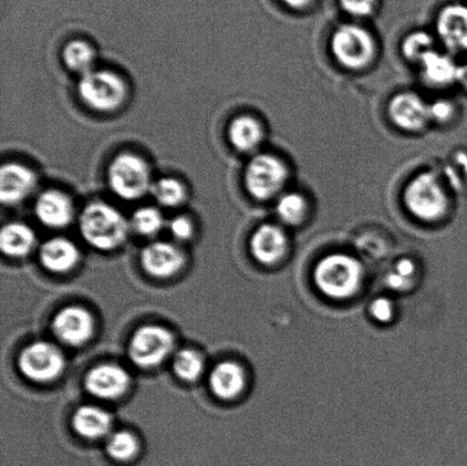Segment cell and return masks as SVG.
I'll list each match as a JSON object with an SVG mask.
<instances>
[{
  "label": "cell",
  "instance_id": "1",
  "mask_svg": "<svg viewBox=\"0 0 467 466\" xmlns=\"http://www.w3.org/2000/svg\"><path fill=\"white\" fill-rule=\"evenodd\" d=\"M407 212L420 222L433 223L447 216L451 205L450 187L437 171L416 173L402 193Z\"/></svg>",
  "mask_w": 467,
  "mask_h": 466
},
{
  "label": "cell",
  "instance_id": "2",
  "mask_svg": "<svg viewBox=\"0 0 467 466\" xmlns=\"http://www.w3.org/2000/svg\"><path fill=\"white\" fill-rule=\"evenodd\" d=\"M130 230V222L120 210L102 201L86 205L79 217L81 236L87 243L100 251L120 248Z\"/></svg>",
  "mask_w": 467,
  "mask_h": 466
},
{
  "label": "cell",
  "instance_id": "3",
  "mask_svg": "<svg viewBox=\"0 0 467 466\" xmlns=\"http://www.w3.org/2000/svg\"><path fill=\"white\" fill-rule=\"evenodd\" d=\"M364 275V267L359 260L342 253L320 259L314 269L316 286L333 300L352 298L363 285Z\"/></svg>",
  "mask_w": 467,
  "mask_h": 466
},
{
  "label": "cell",
  "instance_id": "4",
  "mask_svg": "<svg viewBox=\"0 0 467 466\" xmlns=\"http://www.w3.org/2000/svg\"><path fill=\"white\" fill-rule=\"evenodd\" d=\"M329 50L338 66L348 71L359 72L369 67L379 54L375 36L358 23H343L329 38Z\"/></svg>",
  "mask_w": 467,
  "mask_h": 466
},
{
  "label": "cell",
  "instance_id": "5",
  "mask_svg": "<svg viewBox=\"0 0 467 466\" xmlns=\"http://www.w3.org/2000/svg\"><path fill=\"white\" fill-rule=\"evenodd\" d=\"M291 171L279 155L258 152L246 163L243 180L247 193L256 201L276 200L287 190Z\"/></svg>",
  "mask_w": 467,
  "mask_h": 466
},
{
  "label": "cell",
  "instance_id": "6",
  "mask_svg": "<svg viewBox=\"0 0 467 466\" xmlns=\"http://www.w3.org/2000/svg\"><path fill=\"white\" fill-rule=\"evenodd\" d=\"M78 96L85 107L98 113H113L126 103L128 87L116 72L94 68L80 77Z\"/></svg>",
  "mask_w": 467,
  "mask_h": 466
},
{
  "label": "cell",
  "instance_id": "7",
  "mask_svg": "<svg viewBox=\"0 0 467 466\" xmlns=\"http://www.w3.org/2000/svg\"><path fill=\"white\" fill-rule=\"evenodd\" d=\"M108 182L112 193L125 201H137L152 190V171L140 155L122 152L108 168Z\"/></svg>",
  "mask_w": 467,
  "mask_h": 466
},
{
  "label": "cell",
  "instance_id": "8",
  "mask_svg": "<svg viewBox=\"0 0 467 466\" xmlns=\"http://www.w3.org/2000/svg\"><path fill=\"white\" fill-rule=\"evenodd\" d=\"M67 367L66 356L49 341L31 342L21 350L17 368L27 380L49 383L62 376Z\"/></svg>",
  "mask_w": 467,
  "mask_h": 466
},
{
  "label": "cell",
  "instance_id": "9",
  "mask_svg": "<svg viewBox=\"0 0 467 466\" xmlns=\"http://www.w3.org/2000/svg\"><path fill=\"white\" fill-rule=\"evenodd\" d=\"M175 348V337L167 327L144 326L134 332L128 345V356L140 368L162 364Z\"/></svg>",
  "mask_w": 467,
  "mask_h": 466
},
{
  "label": "cell",
  "instance_id": "10",
  "mask_svg": "<svg viewBox=\"0 0 467 466\" xmlns=\"http://www.w3.org/2000/svg\"><path fill=\"white\" fill-rule=\"evenodd\" d=\"M388 116L393 126L406 132H422L431 125L429 100L416 91L405 90L389 100Z\"/></svg>",
  "mask_w": 467,
  "mask_h": 466
},
{
  "label": "cell",
  "instance_id": "11",
  "mask_svg": "<svg viewBox=\"0 0 467 466\" xmlns=\"http://www.w3.org/2000/svg\"><path fill=\"white\" fill-rule=\"evenodd\" d=\"M434 36L446 52L467 54V5L451 3L439 11L434 23Z\"/></svg>",
  "mask_w": 467,
  "mask_h": 466
},
{
  "label": "cell",
  "instance_id": "12",
  "mask_svg": "<svg viewBox=\"0 0 467 466\" xmlns=\"http://www.w3.org/2000/svg\"><path fill=\"white\" fill-rule=\"evenodd\" d=\"M95 321L86 308L80 305H67L55 315L52 332L59 342L68 347H80L93 337Z\"/></svg>",
  "mask_w": 467,
  "mask_h": 466
},
{
  "label": "cell",
  "instance_id": "13",
  "mask_svg": "<svg viewBox=\"0 0 467 466\" xmlns=\"http://www.w3.org/2000/svg\"><path fill=\"white\" fill-rule=\"evenodd\" d=\"M130 372L120 365L104 363L87 372L84 386L88 394L99 399L116 400L130 390Z\"/></svg>",
  "mask_w": 467,
  "mask_h": 466
},
{
  "label": "cell",
  "instance_id": "14",
  "mask_svg": "<svg viewBox=\"0 0 467 466\" xmlns=\"http://www.w3.org/2000/svg\"><path fill=\"white\" fill-rule=\"evenodd\" d=\"M290 248L285 227L267 223L256 227L250 239L252 257L264 266H274L285 257Z\"/></svg>",
  "mask_w": 467,
  "mask_h": 466
},
{
  "label": "cell",
  "instance_id": "15",
  "mask_svg": "<svg viewBox=\"0 0 467 466\" xmlns=\"http://www.w3.org/2000/svg\"><path fill=\"white\" fill-rule=\"evenodd\" d=\"M38 178L26 164L7 162L0 171V200L4 205L13 207L26 201L36 189Z\"/></svg>",
  "mask_w": 467,
  "mask_h": 466
},
{
  "label": "cell",
  "instance_id": "16",
  "mask_svg": "<svg viewBox=\"0 0 467 466\" xmlns=\"http://www.w3.org/2000/svg\"><path fill=\"white\" fill-rule=\"evenodd\" d=\"M36 219L47 228L61 230L73 222L76 216L75 203L66 192L49 189L41 192L35 203Z\"/></svg>",
  "mask_w": 467,
  "mask_h": 466
},
{
  "label": "cell",
  "instance_id": "17",
  "mask_svg": "<svg viewBox=\"0 0 467 466\" xmlns=\"http://www.w3.org/2000/svg\"><path fill=\"white\" fill-rule=\"evenodd\" d=\"M140 264L149 275L168 278L176 275L184 267L185 254L169 242H152L141 250Z\"/></svg>",
  "mask_w": 467,
  "mask_h": 466
},
{
  "label": "cell",
  "instance_id": "18",
  "mask_svg": "<svg viewBox=\"0 0 467 466\" xmlns=\"http://www.w3.org/2000/svg\"><path fill=\"white\" fill-rule=\"evenodd\" d=\"M420 80L433 89H445L457 85L460 63L454 55L445 49H436L425 57L418 66Z\"/></svg>",
  "mask_w": 467,
  "mask_h": 466
},
{
  "label": "cell",
  "instance_id": "19",
  "mask_svg": "<svg viewBox=\"0 0 467 466\" xmlns=\"http://www.w3.org/2000/svg\"><path fill=\"white\" fill-rule=\"evenodd\" d=\"M39 260L48 272L64 274L72 271L79 263L80 251L75 242L67 237H52L41 244Z\"/></svg>",
  "mask_w": 467,
  "mask_h": 466
},
{
  "label": "cell",
  "instance_id": "20",
  "mask_svg": "<svg viewBox=\"0 0 467 466\" xmlns=\"http://www.w3.org/2000/svg\"><path fill=\"white\" fill-rule=\"evenodd\" d=\"M228 140L240 153H258L264 144L265 131L263 122L251 114H241L233 119L227 130Z\"/></svg>",
  "mask_w": 467,
  "mask_h": 466
},
{
  "label": "cell",
  "instance_id": "21",
  "mask_svg": "<svg viewBox=\"0 0 467 466\" xmlns=\"http://www.w3.org/2000/svg\"><path fill=\"white\" fill-rule=\"evenodd\" d=\"M213 394L222 400H233L244 391L246 374L240 364L225 360L213 368L209 378Z\"/></svg>",
  "mask_w": 467,
  "mask_h": 466
},
{
  "label": "cell",
  "instance_id": "22",
  "mask_svg": "<svg viewBox=\"0 0 467 466\" xmlns=\"http://www.w3.org/2000/svg\"><path fill=\"white\" fill-rule=\"evenodd\" d=\"M113 417L107 409L95 405H84L72 417L73 430L85 440H96L111 435Z\"/></svg>",
  "mask_w": 467,
  "mask_h": 466
},
{
  "label": "cell",
  "instance_id": "23",
  "mask_svg": "<svg viewBox=\"0 0 467 466\" xmlns=\"http://www.w3.org/2000/svg\"><path fill=\"white\" fill-rule=\"evenodd\" d=\"M36 243V233L26 223H8L0 232V249L8 257H26L35 249Z\"/></svg>",
  "mask_w": 467,
  "mask_h": 466
},
{
  "label": "cell",
  "instance_id": "24",
  "mask_svg": "<svg viewBox=\"0 0 467 466\" xmlns=\"http://www.w3.org/2000/svg\"><path fill=\"white\" fill-rule=\"evenodd\" d=\"M275 213L284 227L300 226L309 217V199L300 191L287 189L275 200Z\"/></svg>",
  "mask_w": 467,
  "mask_h": 466
},
{
  "label": "cell",
  "instance_id": "25",
  "mask_svg": "<svg viewBox=\"0 0 467 466\" xmlns=\"http://www.w3.org/2000/svg\"><path fill=\"white\" fill-rule=\"evenodd\" d=\"M62 58L68 70L82 76L94 70L96 52L87 41L75 39L64 46Z\"/></svg>",
  "mask_w": 467,
  "mask_h": 466
},
{
  "label": "cell",
  "instance_id": "26",
  "mask_svg": "<svg viewBox=\"0 0 467 466\" xmlns=\"http://www.w3.org/2000/svg\"><path fill=\"white\" fill-rule=\"evenodd\" d=\"M438 45L434 34L425 30L411 31L401 41V55L407 62L418 67L427 55L438 49Z\"/></svg>",
  "mask_w": 467,
  "mask_h": 466
},
{
  "label": "cell",
  "instance_id": "27",
  "mask_svg": "<svg viewBox=\"0 0 467 466\" xmlns=\"http://www.w3.org/2000/svg\"><path fill=\"white\" fill-rule=\"evenodd\" d=\"M105 451L109 459L118 463L130 462L140 453V441L130 431L113 432L108 437Z\"/></svg>",
  "mask_w": 467,
  "mask_h": 466
},
{
  "label": "cell",
  "instance_id": "28",
  "mask_svg": "<svg viewBox=\"0 0 467 466\" xmlns=\"http://www.w3.org/2000/svg\"><path fill=\"white\" fill-rule=\"evenodd\" d=\"M150 194L164 208H177L185 202L187 190L181 181L173 177L160 178L153 182Z\"/></svg>",
  "mask_w": 467,
  "mask_h": 466
},
{
  "label": "cell",
  "instance_id": "29",
  "mask_svg": "<svg viewBox=\"0 0 467 466\" xmlns=\"http://www.w3.org/2000/svg\"><path fill=\"white\" fill-rule=\"evenodd\" d=\"M202 355L194 349L185 348L178 351L173 357V372L182 381L194 382L204 371Z\"/></svg>",
  "mask_w": 467,
  "mask_h": 466
},
{
  "label": "cell",
  "instance_id": "30",
  "mask_svg": "<svg viewBox=\"0 0 467 466\" xmlns=\"http://www.w3.org/2000/svg\"><path fill=\"white\" fill-rule=\"evenodd\" d=\"M164 223L162 212L152 205L137 209L130 219L131 230L144 237L158 235L163 230Z\"/></svg>",
  "mask_w": 467,
  "mask_h": 466
},
{
  "label": "cell",
  "instance_id": "31",
  "mask_svg": "<svg viewBox=\"0 0 467 466\" xmlns=\"http://www.w3.org/2000/svg\"><path fill=\"white\" fill-rule=\"evenodd\" d=\"M459 108L454 99L437 98L429 100V117L431 125L448 126L455 121Z\"/></svg>",
  "mask_w": 467,
  "mask_h": 466
},
{
  "label": "cell",
  "instance_id": "32",
  "mask_svg": "<svg viewBox=\"0 0 467 466\" xmlns=\"http://www.w3.org/2000/svg\"><path fill=\"white\" fill-rule=\"evenodd\" d=\"M338 6L351 17L368 18L378 7V0H337Z\"/></svg>",
  "mask_w": 467,
  "mask_h": 466
},
{
  "label": "cell",
  "instance_id": "33",
  "mask_svg": "<svg viewBox=\"0 0 467 466\" xmlns=\"http://www.w3.org/2000/svg\"><path fill=\"white\" fill-rule=\"evenodd\" d=\"M369 313L375 321L379 323H390L393 317H395V305L386 296H379V298L373 300L369 307Z\"/></svg>",
  "mask_w": 467,
  "mask_h": 466
},
{
  "label": "cell",
  "instance_id": "34",
  "mask_svg": "<svg viewBox=\"0 0 467 466\" xmlns=\"http://www.w3.org/2000/svg\"><path fill=\"white\" fill-rule=\"evenodd\" d=\"M168 230L173 239L177 241L190 240L194 234V226L191 219L186 216H176L168 223Z\"/></svg>",
  "mask_w": 467,
  "mask_h": 466
},
{
  "label": "cell",
  "instance_id": "35",
  "mask_svg": "<svg viewBox=\"0 0 467 466\" xmlns=\"http://www.w3.org/2000/svg\"><path fill=\"white\" fill-rule=\"evenodd\" d=\"M395 273L402 278H405L406 281L411 283L416 274V264L413 260L409 258L401 259L396 264Z\"/></svg>",
  "mask_w": 467,
  "mask_h": 466
},
{
  "label": "cell",
  "instance_id": "36",
  "mask_svg": "<svg viewBox=\"0 0 467 466\" xmlns=\"http://www.w3.org/2000/svg\"><path fill=\"white\" fill-rule=\"evenodd\" d=\"M317 2V0H282V3L288 8L302 11V9L309 8Z\"/></svg>",
  "mask_w": 467,
  "mask_h": 466
},
{
  "label": "cell",
  "instance_id": "37",
  "mask_svg": "<svg viewBox=\"0 0 467 466\" xmlns=\"http://www.w3.org/2000/svg\"><path fill=\"white\" fill-rule=\"evenodd\" d=\"M457 85L467 93V59L460 63L459 77H457Z\"/></svg>",
  "mask_w": 467,
  "mask_h": 466
}]
</instances>
